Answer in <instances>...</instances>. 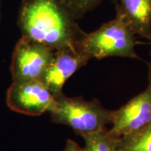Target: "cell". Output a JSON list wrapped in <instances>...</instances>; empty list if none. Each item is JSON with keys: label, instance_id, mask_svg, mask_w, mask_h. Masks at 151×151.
I'll list each match as a JSON object with an SVG mask.
<instances>
[{"label": "cell", "instance_id": "3957f363", "mask_svg": "<svg viewBox=\"0 0 151 151\" xmlns=\"http://www.w3.org/2000/svg\"><path fill=\"white\" fill-rule=\"evenodd\" d=\"M136 35L119 17L104 23L95 31L86 33L78 50L91 59L109 57L139 59L135 51Z\"/></svg>", "mask_w": 151, "mask_h": 151}, {"label": "cell", "instance_id": "9c48e42d", "mask_svg": "<svg viewBox=\"0 0 151 151\" xmlns=\"http://www.w3.org/2000/svg\"><path fill=\"white\" fill-rule=\"evenodd\" d=\"M86 151H117L120 138L113 135L106 128L82 137Z\"/></svg>", "mask_w": 151, "mask_h": 151}, {"label": "cell", "instance_id": "6da1fadb", "mask_svg": "<svg viewBox=\"0 0 151 151\" xmlns=\"http://www.w3.org/2000/svg\"><path fill=\"white\" fill-rule=\"evenodd\" d=\"M76 20L64 0H22L18 24L22 37L55 51L67 48L78 50L86 32Z\"/></svg>", "mask_w": 151, "mask_h": 151}, {"label": "cell", "instance_id": "7c38bea8", "mask_svg": "<svg viewBox=\"0 0 151 151\" xmlns=\"http://www.w3.org/2000/svg\"><path fill=\"white\" fill-rule=\"evenodd\" d=\"M63 151H86L84 147L79 146L76 142L71 139H67Z\"/></svg>", "mask_w": 151, "mask_h": 151}, {"label": "cell", "instance_id": "5b68a950", "mask_svg": "<svg viewBox=\"0 0 151 151\" xmlns=\"http://www.w3.org/2000/svg\"><path fill=\"white\" fill-rule=\"evenodd\" d=\"M56 98L41 81L13 82L7 91L6 103L15 112L39 116L54 106Z\"/></svg>", "mask_w": 151, "mask_h": 151}, {"label": "cell", "instance_id": "52a82bcc", "mask_svg": "<svg viewBox=\"0 0 151 151\" xmlns=\"http://www.w3.org/2000/svg\"><path fill=\"white\" fill-rule=\"evenodd\" d=\"M90 60L78 49L67 48L56 50L40 81L55 97H59L64 94L66 81Z\"/></svg>", "mask_w": 151, "mask_h": 151}, {"label": "cell", "instance_id": "7a4b0ae2", "mask_svg": "<svg viewBox=\"0 0 151 151\" xmlns=\"http://www.w3.org/2000/svg\"><path fill=\"white\" fill-rule=\"evenodd\" d=\"M112 111L105 109L97 99L86 100L63 94L56 98L49 113L52 122L69 126L82 137L105 129L106 124L111 123Z\"/></svg>", "mask_w": 151, "mask_h": 151}, {"label": "cell", "instance_id": "5bb4252c", "mask_svg": "<svg viewBox=\"0 0 151 151\" xmlns=\"http://www.w3.org/2000/svg\"><path fill=\"white\" fill-rule=\"evenodd\" d=\"M149 41H150V44H151V39H150V40H149Z\"/></svg>", "mask_w": 151, "mask_h": 151}, {"label": "cell", "instance_id": "277c9868", "mask_svg": "<svg viewBox=\"0 0 151 151\" xmlns=\"http://www.w3.org/2000/svg\"><path fill=\"white\" fill-rule=\"evenodd\" d=\"M54 53L55 50L48 46L22 37L15 46L11 58L14 82L40 81Z\"/></svg>", "mask_w": 151, "mask_h": 151}, {"label": "cell", "instance_id": "8fae6325", "mask_svg": "<svg viewBox=\"0 0 151 151\" xmlns=\"http://www.w3.org/2000/svg\"><path fill=\"white\" fill-rule=\"evenodd\" d=\"M76 20L97 7L104 0H64Z\"/></svg>", "mask_w": 151, "mask_h": 151}, {"label": "cell", "instance_id": "ba28073f", "mask_svg": "<svg viewBox=\"0 0 151 151\" xmlns=\"http://www.w3.org/2000/svg\"><path fill=\"white\" fill-rule=\"evenodd\" d=\"M116 16L121 18L135 35L151 39V0H113Z\"/></svg>", "mask_w": 151, "mask_h": 151}, {"label": "cell", "instance_id": "4fadbf2b", "mask_svg": "<svg viewBox=\"0 0 151 151\" xmlns=\"http://www.w3.org/2000/svg\"><path fill=\"white\" fill-rule=\"evenodd\" d=\"M148 86L151 89V61L148 63Z\"/></svg>", "mask_w": 151, "mask_h": 151}, {"label": "cell", "instance_id": "30bf717a", "mask_svg": "<svg viewBox=\"0 0 151 151\" xmlns=\"http://www.w3.org/2000/svg\"><path fill=\"white\" fill-rule=\"evenodd\" d=\"M117 151H151V122L137 133L120 138Z\"/></svg>", "mask_w": 151, "mask_h": 151}, {"label": "cell", "instance_id": "8992f818", "mask_svg": "<svg viewBox=\"0 0 151 151\" xmlns=\"http://www.w3.org/2000/svg\"><path fill=\"white\" fill-rule=\"evenodd\" d=\"M151 122V89L148 86L118 110L112 111L109 129L119 138L137 133Z\"/></svg>", "mask_w": 151, "mask_h": 151}]
</instances>
